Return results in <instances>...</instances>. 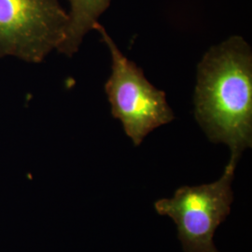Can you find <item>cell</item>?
Here are the masks:
<instances>
[{
  "label": "cell",
  "mask_w": 252,
  "mask_h": 252,
  "mask_svg": "<svg viewBox=\"0 0 252 252\" xmlns=\"http://www.w3.org/2000/svg\"><path fill=\"white\" fill-rule=\"evenodd\" d=\"M195 119L214 143L240 159L252 146V53L242 36L213 46L197 65Z\"/></svg>",
  "instance_id": "obj_1"
},
{
  "label": "cell",
  "mask_w": 252,
  "mask_h": 252,
  "mask_svg": "<svg viewBox=\"0 0 252 252\" xmlns=\"http://www.w3.org/2000/svg\"><path fill=\"white\" fill-rule=\"evenodd\" d=\"M94 30L101 35L111 55V75L105 84L111 113L134 145L139 146L154 129L172 122L174 112L165 93L153 86L142 69L126 58L103 26L98 23Z\"/></svg>",
  "instance_id": "obj_2"
},
{
  "label": "cell",
  "mask_w": 252,
  "mask_h": 252,
  "mask_svg": "<svg viewBox=\"0 0 252 252\" xmlns=\"http://www.w3.org/2000/svg\"><path fill=\"white\" fill-rule=\"evenodd\" d=\"M239 160L231 157L220 180L198 186H182L172 198L154 203L159 215L171 218L184 252H220L214 245L217 228L231 212L232 182Z\"/></svg>",
  "instance_id": "obj_3"
},
{
  "label": "cell",
  "mask_w": 252,
  "mask_h": 252,
  "mask_svg": "<svg viewBox=\"0 0 252 252\" xmlns=\"http://www.w3.org/2000/svg\"><path fill=\"white\" fill-rule=\"evenodd\" d=\"M68 23L58 0H0V58L42 62L63 43Z\"/></svg>",
  "instance_id": "obj_4"
},
{
  "label": "cell",
  "mask_w": 252,
  "mask_h": 252,
  "mask_svg": "<svg viewBox=\"0 0 252 252\" xmlns=\"http://www.w3.org/2000/svg\"><path fill=\"white\" fill-rule=\"evenodd\" d=\"M69 23L63 43L58 52L66 56L76 54L86 34L99 23L100 16L108 9L111 0H68Z\"/></svg>",
  "instance_id": "obj_5"
}]
</instances>
